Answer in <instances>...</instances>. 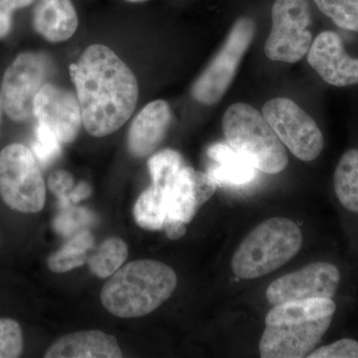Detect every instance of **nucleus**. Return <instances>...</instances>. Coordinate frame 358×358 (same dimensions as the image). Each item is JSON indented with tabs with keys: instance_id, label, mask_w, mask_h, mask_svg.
Wrapping results in <instances>:
<instances>
[{
	"instance_id": "ddd939ff",
	"label": "nucleus",
	"mask_w": 358,
	"mask_h": 358,
	"mask_svg": "<svg viewBox=\"0 0 358 358\" xmlns=\"http://www.w3.org/2000/svg\"><path fill=\"white\" fill-rule=\"evenodd\" d=\"M307 55L308 64L326 83L336 87L358 84V59L346 53L343 39L336 32L317 35Z\"/></svg>"
},
{
	"instance_id": "6e6552de",
	"label": "nucleus",
	"mask_w": 358,
	"mask_h": 358,
	"mask_svg": "<svg viewBox=\"0 0 358 358\" xmlns=\"http://www.w3.org/2000/svg\"><path fill=\"white\" fill-rule=\"evenodd\" d=\"M308 0H275L272 7V29L265 53L272 61L296 63L307 55L313 43Z\"/></svg>"
},
{
	"instance_id": "7ed1b4c3",
	"label": "nucleus",
	"mask_w": 358,
	"mask_h": 358,
	"mask_svg": "<svg viewBox=\"0 0 358 358\" xmlns=\"http://www.w3.org/2000/svg\"><path fill=\"white\" fill-rule=\"evenodd\" d=\"M178 286L173 268L155 260H136L110 275L101 292L103 308L122 319L140 317L166 303Z\"/></svg>"
},
{
	"instance_id": "5701e85b",
	"label": "nucleus",
	"mask_w": 358,
	"mask_h": 358,
	"mask_svg": "<svg viewBox=\"0 0 358 358\" xmlns=\"http://www.w3.org/2000/svg\"><path fill=\"white\" fill-rule=\"evenodd\" d=\"M148 166L152 185L164 190L173 183L180 169L185 166V162L176 150L166 148L152 155L148 159Z\"/></svg>"
},
{
	"instance_id": "2eb2a0df",
	"label": "nucleus",
	"mask_w": 358,
	"mask_h": 358,
	"mask_svg": "<svg viewBox=\"0 0 358 358\" xmlns=\"http://www.w3.org/2000/svg\"><path fill=\"white\" fill-rule=\"evenodd\" d=\"M171 110L164 100L148 103L131 122L128 134L129 152L136 157L154 154L167 133Z\"/></svg>"
},
{
	"instance_id": "cd10ccee",
	"label": "nucleus",
	"mask_w": 358,
	"mask_h": 358,
	"mask_svg": "<svg viewBox=\"0 0 358 358\" xmlns=\"http://www.w3.org/2000/svg\"><path fill=\"white\" fill-rule=\"evenodd\" d=\"M73 185H74V180H73L72 176L67 171H56V173H52L49 178V188L54 194L57 195L62 203L64 204L69 201L68 199L69 194L67 192L72 189Z\"/></svg>"
},
{
	"instance_id": "7c9ffc66",
	"label": "nucleus",
	"mask_w": 358,
	"mask_h": 358,
	"mask_svg": "<svg viewBox=\"0 0 358 358\" xmlns=\"http://www.w3.org/2000/svg\"><path fill=\"white\" fill-rule=\"evenodd\" d=\"M90 193H91V188H90V186L87 185V183L82 182L70 193L68 199H69V201L76 203V202H79L80 200L87 199V197L89 196Z\"/></svg>"
},
{
	"instance_id": "f3484780",
	"label": "nucleus",
	"mask_w": 358,
	"mask_h": 358,
	"mask_svg": "<svg viewBox=\"0 0 358 358\" xmlns=\"http://www.w3.org/2000/svg\"><path fill=\"white\" fill-rule=\"evenodd\" d=\"M79 20L71 0H38L33 27L52 43L67 41L76 32Z\"/></svg>"
},
{
	"instance_id": "20e7f679",
	"label": "nucleus",
	"mask_w": 358,
	"mask_h": 358,
	"mask_svg": "<svg viewBox=\"0 0 358 358\" xmlns=\"http://www.w3.org/2000/svg\"><path fill=\"white\" fill-rule=\"evenodd\" d=\"M301 245L303 233L294 221L270 218L244 238L233 255L231 268L240 279H257L288 263Z\"/></svg>"
},
{
	"instance_id": "0eeeda50",
	"label": "nucleus",
	"mask_w": 358,
	"mask_h": 358,
	"mask_svg": "<svg viewBox=\"0 0 358 358\" xmlns=\"http://www.w3.org/2000/svg\"><path fill=\"white\" fill-rule=\"evenodd\" d=\"M255 31V22L251 18L241 17L234 23L220 50L193 84L192 94L197 102L212 106L223 98L236 76Z\"/></svg>"
},
{
	"instance_id": "aec40b11",
	"label": "nucleus",
	"mask_w": 358,
	"mask_h": 358,
	"mask_svg": "<svg viewBox=\"0 0 358 358\" xmlns=\"http://www.w3.org/2000/svg\"><path fill=\"white\" fill-rule=\"evenodd\" d=\"M134 220L143 229L164 230L169 220L166 193L164 189L150 185L141 193L134 207Z\"/></svg>"
},
{
	"instance_id": "412c9836",
	"label": "nucleus",
	"mask_w": 358,
	"mask_h": 358,
	"mask_svg": "<svg viewBox=\"0 0 358 358\" xmlns=\"http://www.w3.org/2000/svg\"><path fill=\"white\" fill-rule=\"evenodd\" d=\"M95 241L91 233L82 231L71 238L58 251L49 256L47 265L52 272L67 273L82 267L88 262L90 250L94 248Z\"/></svg>"
},
{
	"instance_id": "f8f14e48",
	"label": "nucleus",
	"mask_w": 358,
	"mask_h": 358,
	"mask_svg": "<svg viewBox=\"0 0 358 358\" xmlns=\"http://www.w3.org/2000/svg\"><path fill=\"white\" fill-rule=\"evenodd\" d=\"M33 115L38 124L50 129L62 143H72L83 122L77 96L49 83L45 84L37 94Z\"/></svg>"
},
{
	"instance_id": "f257e3e1",
	"label": "nucleus",
	"mask_w": 358,
	"mask_h": 358,
	"mask_svg": "<svg viewBox=\"0 0 358 358\" xmlns=\"http://www.w3.org/2000/svg\"><path fill=\"white\" fill-rule=\"evenodd\" d=\"M72 74L82 120L91 136H109L129 121L138 103V80L112 49L91 45Z\"/></svg>"
},
{
	"instance_id": "b1692460",
	"label": "nucleus",
	"mask_w": 358,
	"mask_h": 358,
	"mask_svg": "<svg viewBox=\"0 0 358 358\" xmlns=\"http://www.w3.org/2000/svg\"><path fill=\"white\" fill-rule=\"evenodd\" d=\"M320 11L334 24L358 32V0H315Z\"/></svg>"
},
{
	"instance_id": "a211bd4d",
	"label": "nucleus",
	"mask_w": 358,
	"mask_h": 358,
	"mask_svg": "<svg viewBox=\"0 0 358 358\" xmlns=\"http://www.w3.org/2000/svg\"><path fill=\"white\" fill-rule=\"evenodd\" d=\"M211 159L207 173L219 185L242 186L255 179L258 169L228 143H217L207 150Z\"/></svg>"
},
{
	"instance_id": "393cba45",
	"label": "nucleus",
	"mask_w": 358,
	"mask_h": 358,
	"mask_svg": "<svg viewBox=\"0 0 358 358\" xmlns=\"http://www.w3.org/2000/svg\"><path fill=\"white\" fill-rule=\"evenodd\" d=\"M23 350L22 329L16 320L0 319V358L20 357Z\"/></svg>"
},
{
	"instance_id": "2f4dec72",
	"label": "nucleus",
	"mask_w": 358,
	"mask_h": 358,
	"mask_svg": "<svg viewBox=\"0 0 358 358\" xmlns=\"http://www.w3.org/2000/svg\"><path fill=\"white\" fill-rule=\"evenodd\" d=\"M11 25H13V17L0 10V38L8 34Z\"/></svg>"
},
{
	"instance_id": "c756f323",
	"label": "nucleus",
	"mask_w": 358,
	"mask_h": 358,
	"mask_svg": "<svg viewBox=\"0 0 358 358\" xmlns=\"http://www.w3.org/2000/svg\"><path fill=\"white\" fill-rule=\"evenodd\" d=\"M35 0H0V10L13 16L14 11L31 6Z\"/></svg>"
},
{
	"instance_id": "4468645a",
	"label": "nucleus",
	"mask_w": 358,
	"mask_h": 358,
	"mask_svg": "<svg viewBox=\"0 0 358 358\" xmlns=\"http://www.w3.org/2000/svg\"><path fill=\"white\" fill-rule=\"evenodd\" d=\"M217 183L207 173L183 166L173 183L164 189L169 220L192 222L200 207L216 192Z\"/></svg>"
},
{
	"instance_id": "f03ea898",
	"label": "nucleus",
	"mask_w": 358,
	"mask_h": 358,
	"mask_svg": "<svg viewBox=\"0 0 358 358\" xmlns=\"http://www.w3.org/2000/svg\"><path fill=\"white\" fill-rule=\"evenodd\" d=\"M336 310L333 299L289 301L266 315L259 343L263 358L308 357L329 331Z\"/></svg>"
},
{
	"instance_id": "6ab92c4d",
	"label": "nucleus",
	"mask_w": 358,
	"mask_h": 358,
	"mask_svg": "<svg viewBox=\"0 0 358 358\" xmlns=\"http://www.w3.org/2000/svg\"><path fill=\"white\" fill-rule=\"evenodd\" d=\"M334 192L341 204L358 214V150L352 148L339 159L334 176Z\"/></svg>"
},
{
	"instance_id": "473e14b6",
	"label": "nucleus",
	"mask_w": 358,
	"mask_h": 358,
	"mask_svg": "<svg viewBox=\"0 0 358 358\" xmlns=\"http://www.w3.org/2000/svg\"><path fill=\"white\" fill-rule=\"evenodd\" d=\"M3 106H2L1 98H0V124H1L2 114H3Z\"/></svg>"
},
{
	"instance_id": "a878e982",
	"label": "nucleus",
	"mask_w": 358,
	"mask_h": 358,
	"mask_svg": "<svg viewBox=\"0 0 358 358\" xmlns=\"http://www.w3.org/2000/svg\"><path fill=\"white\" fill-rule=\"evenodd\" d=\"M61 141L50 129L37 124L36 141L33 143V154L42 164H50L61 154Z\"/></svg>"
},
{
	"instance_id": "c85d7f7f",
	"label": "nucleus",
	"mask_w": 358,
	"mask_h": 358,
	"mask_svg": "<svg viewBox=\"0 0 358 358\" xmlns=\"http://www.w3.org/2000/svg\"><path fill=\"white\" fill-rule=\"evenodd\" d=\"M164 231L166 237L171 240H178L185 236L186 233V223L179 220L167 221L164 225Z\"/></svg>"
},
{
	"instance_id": "423d86ee",
	"label": "nucleus",
	"mask_w": 358,
	"mask_h": 358,
	"mask_svg": "<svg viewBox=\"0 0 358 358\" xmlns=\"http://www.w3.org/2000/svg\"><path fill=\"white\" fill-rule=\"evenodd\" d=\"M0 196L21 213L44 208L46 185L34 154L24 145L11 143L0 152Z\"/></svg>"
},
{
	"instance_id": "9b49d317",
	"label": "nucleus",
	"mask_w": 358,
	"mask_h": 358,
	"mask_svg": "<svg viewBox=\"0 0 358 358\" xmlns=\"http://www.w3.org/2000/svg\"><path fill=\"white\" fill-rule=\"evenodd\" d=\"M339 282L341 272L336 266L327 262L308 264L273 282L266 291V298L273 306L312 299H333Z\"/></svg>"
},
{
	"instance_id": "39448f33",
	"label": "nucleus",
	"mask_w": 358,
	"mask_h": 358,
	"mask_svg": "<svg viewBox=\"0 0 358 358\" xmlns=\"http://www.w3.org/2000/svg\"><path fill=\"white\" fill-rule=\"evenodd\" d=\"M222 128L228 145L247 157L258 171L277 174L288 166L285 145L263 114L249 103L230 106L223 115Z\"/></svg>"
},
{
	"instance_id": "9d476101",
	"label": "nucleus",
	"mask_w": 358,
	"mask_h": 358,
	"mask_svg": "<svg viewBox=\"0 0 358 358\" xmlns=\"http://www.w3.org/2000/svg\"><path fill=\"white\" fill-rule=\"evenodd\" d=\"M48 61L42 54L21 53L7 68L0 98L4 112L13 122L27 121L33 115L34 100L48 76Z\"/></svg>"
},
{
	"instance_id": "bb28decb",
	"label": "nucleus",
	"mask_w": 358,
	"mask_h": 358,
	"mask_svg": "<svg viewBox=\"0 0 358 358\" xmlns=\"http://www.w3.org/2000/svg\"><path fill=\"white\" fill-rule=\"evenodd\" d=\"M310 358H358V341L352 338H343L331 345L315 348Z\"/></svg>"
},
{
	"instance_id": "dca6fc26",
	"label": "nucleus",
	"mask_w": 358,
	"mask_h": 358,
	"mask_svg": "<svg viewBox=\"0 0 358 358\" xmlns=\"http://www.w3.org/2000/svg\"><path fill=\"white\" fill-rule=\"evenodd\" d=\"M46 358H121L115 336L101 331H77L59 338L47 350Z\"/></svg>"
},
{
	"instance_id": "4be33fe9",
	"label": "nucleus",
	"mask_w": 358,
	"mask_h": 358,
	"mask_svg": "<svg viewBox=\"0 0 358 358\" xmlns=\"http://www.w3.org/2000/svg\"><path fill=\"white\" fill-rule=\"evenodd\" d=\"M128 245L121 238L112 237L99 245L88 258L92 274L105 279L114 275L128 258Z\"/></svg>"
},
{
	"instance_id": "72a5a7b5",
	"label": "nucleus",
	"mask_w": 358,
	"mask_h": 358,
	"mask_svg": "<svg viewBox=\"0 0 358 358\" xmlns=\"http://www.w3.org/2000/svg\"><path fill=\"white\" fill-rule=\"evenodd\" d=\"M127 1H129V2H141V1H145V0H127Z\"/></svg>"
},
{
	"instance_id": "1a4fd4ad",
	"label": "nucleus",
	"mask_w": 358,
	"mask_h": 358,
	"mask_svg": "<svg viewBox=\"0 0 358 358\" xmlns=\"http://www.w3.org/2000/svg\"><path fill=\"white\" fill-rule=\"evenodd\" d=\"M262 114L285 148L303 162H313L324 147V136L315 120L288 98H275L263 107Z\"/></svg>"
}]
</instances>
